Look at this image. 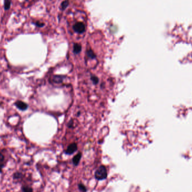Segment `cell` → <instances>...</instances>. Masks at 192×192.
I'll return each mask as SVG.
<instances>
[{
  "label": "cell",
  "instance_id": "14",
  "mask_svg": "<svg viewBox=\"0 0 192 192\" xmlns=\"http://www.w3.org/2000/svg\"><path fill=\"white\" fill-rule=\"evenodd\" d=\"M35 25H36L37 27H43L44 25V23H41L39 21H36V23H33Z\"/></svg>",
  "mask_w": 192,
  "mask_h": 192
},
{
  "label": "cell",
  "instance_id": "4",
  "mask_svg": "<svg viewBox=\"0 0 192 192\" xmlns=\"http://www.w3.org/2000/svg\"><path fill=\"white\" fill-rule=\"evenodd\" d=\"M15 105H16V106L18 107L19 109H20V110H23V111L27 109V108H28V105L25 104L24 102L20 101V100H18L15 103Z\"/></svg>",
  "mask_w": 192,
  "mask_h": 192
},
{
  "label": "cell",
  "instance_id": "7",
  "mask_svg": "<svg viewBox=\"0 0 192 192\" xmlns=\"http://www.w3.org/2000/svg\"><path fill=\"white\" fill-rule=\"evenodd\" d=\"M11 6V0H4V9L9 10Z\"/></svg>",
  "mask_w": 192,
  "mask_h": 192
},
{
  "label": "cell",
  "instance_id": "11",
  "mask_svg": "<svg viewBox=\"0 0 192 192\" xmlns=\"http://www.w3.org/2000/svg\"><path fill=\"white\" fill-rule=\"evenodd\" d=\"M78 188L81 192H86L87 190L86 186L82 183H79L78 184Z\"/></svg>",
  "mask_w": 192,
  "mask_h": 192
},
{
  "label": "cell",
  "instance_id": "2",
  "mask_svg": "<svg viewBox=\"0 0 192 192\" xmlns=\"http://www.w3.org/2000/svg\"><path fill=\"white\" fill-rule=\"evenodd\" d=\"M73 28L75 32L78 33H83L86 30V26L82 22H78L74 24Z\"/></svg>",
  "mask_w": 192,
  "mask_h": 192
},
{
  "label": "cell",
  "instance_id": "15",
  "mask_svg": "<svg viewBox=\"0 0 192 192\" xmlns=\"http://www.w3.org/2000/svg\"><path fill=\"white\" fill-rule=\"evenodd\" d=\"M4 160H5L4 156H3L1 152H0V163H3Z\"/></svg>",
  "mask_w": 192,
  "mask_h": 192
},
{
  "label": "cell",
  "instance_id": "16",
  "mask_svg": "<svg viewBox=\"0 0 192 192\" xmlns=\"http://www.w3.org/2000/svg\"><path fill=\"white\" fill-rule=\"evenodd\" d=\"M4 163H0V173L2 172V169L4 167Z\"/></svg>",
  "mask_w": 192,
  "mask_h": 192
},
{
  "label": "cell",
  "instance_id": "13",
  "mask_svg": "<svg viewBox=\"0 0 192 192\" xmlns=\"http://www.w3.org/2000/svg\"><path fill=\"white\" fill-rule=\"evenodd\" d=\"M69 5V1L68 0H66L65 1H64L61 4V8L62 10L65 9L67 6Z\"/></svg>",
  "mask_w": 192,
  "mask_h": 192
},
{
  "label": "cell",
  "instance_id": "5",
  "mask_svg": "<svg viewBox=\"0 0 192 192\" xmlns=\"http://www.w3.org/2000/svg\"><path fill=\"white\" fill-rule=\"evenodd\" d=\"M82 158V154L79 152L78 154H76L73 159V163L75 166H78V164L79 163L80 159Z\"/></svg>",
  "mask_w": 192,
  "mask_h": 192
},
{
  "label": "cell",
  "instance_id": "12",
  "mask_svg": "<svg viewBox=\"0 0 192 192\" xmlns=\"http://www.w3.org/2000/svg\"><path fill=\"white\" fill-rule=\"evenodd\" d=\"M91 80H92V82L94 84H97L98 82H99V79L97 77H96L95 75H93L91 77Z\"/></svg>",
  "mask_w": 192,
  "mask_h": 192
},
{
  "label": "cell",
  "instance_id": "1",
  "mask_svg": "<svg viewBox=\"0 0 192 192\" xmlns=\"http://www.w3.org/2000/svg\"><path fill=\"white\" fill-rule=\"evenodd\" d=\"M95 178L98 180H103L107 177V171L105 166H100L96 171L95 173Z\"/></svg>",
  "mask_w": 192,
  "mask_h": 192
},
{
  "label": "cell",
  "instance_id": "3",
  "mask_svg": "<svg viewBox=\"0 0 192 192\" xmlns=\"http://www.w3.org/2000/svg\"><path fill=\"white\" fill-rule=\"evenodd\" d=\"M78 150V146L76 143H71V145H69L68 148L65 151V153L68 154H74L75 152H76Z\"/></svg>",
  "mask_w": 192,
  "mask_h": 192
},
{
  "label": "cell",
  "instance_id": "6",
  "mask_svg": "<svg viewBox=\"0 0 192 192\" xmlns=\"http://www.w3.org/2000/svg\"><path fill=\"white\" fill-rule=\"evenodd\" d=\"M82 51V46L80 44L75 43L74 44V47H73V52L75 54H78L80 53V51Z\"/></svg>",
  "mask_w": 192,
  "mask_h": 192
},
{
  "label": "cell",
  "instance_id": "10",
  "mask_svg": "<svg viewBox=\"0 0 192 192\" xmlns=\"http://www.w3.org/2000/svg\"><path fill=\"white\" fill-rule=\"evenodd\" d=\"M21 190L23 192H33L32 188L28 185H24L22 186Z\"/></svg>",
  "mask_w": 192,
  "mask_h": 192
},
{
  "label": "cell",
  "instance_id": "9",
  "mask_svg": "<svg viewBox=\"0 0 192 192\" xmlns=\"http://www.w3.org/2000/svg\"><path fill=\"white\" fill-rule=\"evenodd\" d=\"M87 56L90 59H95L96 57V55H95V52L92 50H89L87 51Z\"/></svg>",
  "mask_w": 192,
  "mask_h": 192
},
{
  "label": "cell",
  "instance_id": "8",
  "mask_svg": "<svg viewBox=\"0 0 192 192\" xmlns=\"http://www.w3.org/2000/svg\"><path fill=\"white\" fill-rule=\"evenodd\" d=\"M23 177V174L21 172H15V173L13 174V179H15V180L20 179Z\"/></svg>",
  "mask_w": 192,
  "mask_h": 192
}]
</instances>
